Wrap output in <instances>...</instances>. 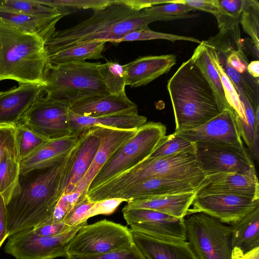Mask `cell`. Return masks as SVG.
<instances>
[{
	"label": "cell",
	"instance_id": "cell-1",
	"mask_svg": "<svg viewBox=\"0 0 259 259\" xmlns=\"http://www.w3.org/2000/svg\"><path fill=\"white\" fill-rule=\"evenodd\" d=\"M84 134L59 162L24 186L6 205L9 236L51 219L55 207L64 194Z\"/></svg>",
	"mask_w": 259,
	"mask_h": 259
},
{
	"label": "cell",
	"instance_id": "cell-2",
	"mask_svg": "<svg viewBox=\"0 0 259 259\" xmlns=\"http://www.w3.org/2000/svg\"><path fill=\"white\" fill-rule=\"evenodd\" d=\"M179 16L151 15L137 11L122 0H113L105 8L95 11L88 19L64 30L56 31L45 43L47 56L70 46L93 40L117 42L130 32L148 27L157 21L184 19Z\"/></svg>",
	"mask_w": 259,
	"mask_h": 259
},
{
	"label": "cell",
	"instance_id": "cell-3",
	"mask_svg": "<svg viewBox=\"0 0 259 259\" xmlns=\"http://www.w3.org/2000/svg\"><path fill=\"white\" fill-rule=\"evenodd\" d=\"M175 132L197 127L223 110L211 88L190 58L183 62L168 80Z\"/></svg>",
	"mask_w": 259,
	"mask_h": 259
},
{
	"label": "cell",
	"instance_id": "cell-4",
	"mask_svg": "<svg viewBox=\"0 0 259 259\" xmlns=\"http://www.w3.org/2000/svg\"><path fill=\"white\" fill-rule=\"evenodd\" d=\"M45 42L38 36L22 32L0 19V81L45 85L49 63Z\"/></svg>",
	"mask_w": 259,
	"mask_h": 259
},
{
	"label": "cell",
	"instance_id": "cell-5",
	"mask_svg": "<svg viewBox=\"0 0 259 259\" xmlns=\"http://www.w3.org/2000/svg\"><path fill=\"white\" fill-rule=\"evenodd\" d=\"M186 180L204 178L196 153L185 152L148 157L95 188L100 200L115 198L119 193L151 178Z\"/></svg>",
	"mask_w": 259,
	"mask_h": 259
},
{
	"label": "cell",
	"instance_id": "cell-6",
	"mask_svg": "<svg viewBox=\"0 0 259 259\" xmlns=\"http://www.w3.org/2000/svg\"><path fill=\"white\" fill-rule=\"evenodd\" d=\"M98 63H49L44 77L45 97L71 106L85 98L108 94L97 69Z\"/></svg>",
	"mask_w": 259,
	"mask_h": 259
},
{
	"label": "cell",
	"instance_id": "cell-7",
	"mask_svg": "<svg viewBox=\"0 0 259 259\" xmlns=\"http://www.w3.org/2000/svg\"><path fill=\"white\" fill-rule=\"evenodd\" d=\"M161 122L149 121L140 127L135 136L103 166L89 187L92 190L148 158L166 135Z\"/></svg>",
	"mask_w": 259,
	"mask_h": 259
},
{
	"label": "cell",
	"instance_id": "cell-8",
	"mask_svg": "<svg viewBox=\"0 0 259 259\" xmlns=\"http://www.w3.org/2000/svg\"><path fill=\"white\" fill-rule=\"evenodd\" d=\"M135 244L131 229L102 220L81 227L69 243L68 255H92L125 250Z\"/></svg>",
	"mask_w": 259,
	"mask_h": 259
},
{
	"label": "cell",
	"instance_id": "cell-9",
	"mask_svg": "<svg viewBox=\"0 0 259 259\" xmlns=\"http://www.w3.org/2000/svg\"><path fill=\"white\" fill-rule=\"evenodd\" d=\"M187 241L197 259H231V227L203 212L184 219Z\"/></svg>",
	"mask_w": 259,
	"mask_h": 259
},
{
	"label": "cell",
	"instance_id": "cell-10",
	"mask_svg": "<svg viewBox=\"0 0 259 259\" xmlns=\"http://www.w3.org/2000/svg\"><path fill=\"white\" fill-rule=\"evenodd\" d=\"M85 221L72 226L63 233L53 236L35 234L30 228L9 237L4 251L16 259H54L66 257L67 247L79 229L87 224Z\"/></svg>",
	"mask_w": 259,
	"mask_h": 259
},
{
	"label": "cell",
	"instance_id": "cell-11",
	"mask_svg": "<svg viewBox=\"0 0 259 259\" xmlns=\"http://www.w3.org/2000/svg\"><path fill=\"white\" fill-rule=\"evenodd\" d=\"M196 155L205 177L221 172L257 177L253 162L244 146L197 143Z\"/></svg>",
	"mask_w": 259,
	"mask_h": 259
},
{
	"label": "cell",
	"instance_id": "cell-12",
	"mask_svg": "<svg viewBox=\"0 0 259 259\" xmlns=\"http://www.w3.org/2000/svg\"><path fill=\"white\" fill-rule=\"evenodd\" d=\"M69 107L65 103L42 95L19 122L50 140L68 136L72 135Z\"/></svg>",
	"mask_w": 259,
	"mask_h": 259
},
{
	"label": "cell",
	"instance_id": "cell-13",
	"mask_svg": "<svg viewBox=\"0 0 259 259\" xmlns=\"http://www.w3.org/2000/svg\"><path fill=\"white\" fill-rule=\"evenodd\" d=\"M122 212L133 232L166 242L187 241L184 218H177L143 208H123Z\"/></svg>",
	"mask_w": 259,
	"mask_h": 259
},
{
	"label": "cell",
	"instance_id": "cell-14",
	"mask_svg": "<svg viewBox=\"0 0 259 259\" xmlns=\"http://www.w3.org/2000/svg\"><path fill=\"white\" fill-rule=\"evenodd\" d=\"M192 205L190 215L203 212L223 223L232 225L259 207V199L230 194H206L196 195Z\"/></svg>",
	"mask_w": 259,
	"mask_h": 259
},
{
	"label": "cell",
	"instance_id": "cell-15",
	"mask_svg": "<svg viewBox=\"0 0 259 259\" xmlns=\"http://www.w3.org/2000/svg\"><path fill=\"white\" fill-rule=\"evenodd\" d=\"M138 129L121 130L96 126L90 130L100 140V145L86 175L74 191L84 197L92 180L106 162L137 134Z\"/></svg>",
	"mask_w": 259,
	"mask_h": 259
},
{
	"label": "cell",
	"instance_id": "cell-16",
	"mask_svg": "<svg viewBox=\"0 0 259 259\" xmlns=\"http://www.w3.org/2000/svg\"><path fill=\"white\" fill-rule=\"evenodd\" d=\"M176 132L194 143H215L244 146L233 110L226 109L195 128Z\"/></svg>",
	"mask_w": 259,
	"mask_h": 259
},
{
	"label": "cell",
	"instance_id": "cell-17",
	"mask_svg": "<svg viewBox=\"0 0 259 259\" xmlns=\"http://www.w3.org/2000/svg\"><path fill=\"white\" fill-rule=\"evenodd\" d=\"M204 178L186 180H174L151 178L118 194L115 198L126 200L146 198L198 191L203 185Z\"/></svg>",
	"mask_w": 259,
	"mask_h": 259
},
{
	"label": "cell",
	"instance_id": "cell-18",
	"mask_svg": "<svg viewBox=\"0 0 259 259\" xmlns=\"http://www.w3.org/2000/svg\"><path fill=\"white\" fill-rule=\"evenodd\" d=\"M230 194L259 199L257 177L234 172H221L205 176L196 195Z\"/></svg>",
	"mask_w": 259,
	"mask_h": 259
},
{
	"label": "cell",
	"instance_id": "cell-19",
	"mask_svg": "<svg viewBox=\"0 0 259 259\" xmlns=\"http://www.w3.org/2000/svg\"><path fill=\"white\" fill-rule=\"evenodd\" d=\"M44 85L20 84L0 95V124L19 122L33 104L42 96Z\"/></svg>",
	"mask_w": 259,
	"mask_h": 259
},
{
	"label": "cell",
	"instance_id": "cell-20",
	"mask_svg": "<svg viewBox=\"0 0 259 259\" xmlns=\"http://www.w3.org/2000/svg\"><path fill=\"white\" fill-rule=\"evenodd\" d=\"M69 110L77 115L91 117L138 113L137 105L127 96L109 94L80 100L70 106Z\"/></svg>",
	"mask_w": 259,
	"mask_h": 259
},
{
	"label": "cell",
	"instance_id": "cell-21",
	"mask_svg": "<svg viewBox=\"0 0 259 259\" xmlns=\"http://www.w3.org/2000/svg\"><path fill=\"white\" fill-rule=\"evenodd\" d=\"M176 62L174 54L138 58L125 64V84L135 88L146 85L167 73Z\"/></svg>",
	"mask_w": 259,
	"mask_h": 259
},
{
	"label": "cell",
	"instance_id": "cell-22",
	"mask_svg": "<svg viewBox=\"0 0 259 259\" xmlns=\"http://www.w3.org/2000/svg\"><path fill=\"white\" fill-rule=\"evenodd\" d=\"M75 134L51 140L35 152L21 161V176L31 171L47 169L61 161L79 141Z\"/></svg>",
	"mask_w": 259,
	"mask_h": 259
},
{
	"label": "cell",
	"instance_id": "cell-23",
	"mask_svg": "<svg viewBox=\"0 0 259 259\" xmlns=\"http://www.w3.org/2000/svg\"><path fill=\"white\" fill-rule=\"evenodd\" d=\"M13 132L0 155V195L6 205L19 192L21 188V161Z\"/></svg>",
	"mask_w": 259,
	"mask_h": 259
},
{
	"label": "cell",
	"instance_id": "cell-24",
	"mask_svg": "<svg viewBox=\"0 0 259 259\" xmlns=\"http://www.w3.org/2000/svg\"><path fill=\"white\" fill-rule=\"evenodd\" d=\"M197 192V191L131 200L127 202L123 208L148 209L177 218H182L190 215V208L196 196Z\"/></svg>",
	"mask_w": 259,
	"mask_h": 259
},
{
	"label": "cell",
	"instance_id": "cell-25",
	"mask_svg": "<svg viewBox=\"0 0 259 259\" xmlns=\"http://www.w3.org/2000/svg\"><path fill=\"white\" fill-rule=\"evenodd\" d=\"M132 232L135 243L147 259H197L187 241L166 242Z\"/></svg>",
	"mask_w": 259,
	"mask_h": 259
},
{
	"label": "cell",
	"instance_id": "cell-26",
	"mask_svg": "<svg viewBox=\"0 0 259 259\" xmlns=\"http://www.w3.org/2000/svg\"><path fill=\"white\" fill-rule=\"evenodd\" d=\"M69 118L72 134L78 136L96 126L134 130L139 128L147 122V118L138 113L91 117L77 115L69 110Z\"/></svg>",
	"mask_w": 259,
	"mask_h": 259
},
{
	"label": "cell",
	"instance_id": "cell-27",
	"mask_svg": "<svg viewBox=\"0 0 259 259\" xmlns=\"http://www.w3.org/2000/svg\"><path fill=\"white\" fill-rule=\"evenodd\" d=\"M64 15L42 17L0 8V19L24 32L35 34L45 43L56 32V25Z\"/></svg>",
	"mask_w": 259,
	"mask_h": 259
},
{
	"label": "cell",
	"instance_id": "cell-28",
	"mask_svg": "<svg viewBox=\"0 0 259 259\" xmlns=\"http://www.w3.org/2000/svg\"><path fill=\"white\" fill-rule=\"evenodd\" d=\"M99 145V139L90 129L84 132L63 194H70L75 190L90 168Z\"/></svg>",
	"mask_w": 259,
	"mask_h": 259
},
{
	"label": "cell",
	"instance_id": "cell-29",
	"mask_svg": "<svg viewBox=\"0 0 259 259\" xmlns=\"http://www.w3.org/2000/svg\"><path fill=\"white\" fill-rule=\"evenodd\" d=\"M231 227L232 248L246 253L259 247V207Z\"/></svg>",
	"mask_w": 259,
	"mask_h": 259
},
{
	"label": "cell",
	"instance_id": "cell-30",
	"mask_svg": "<svg viewBox=\"0 0 259 259\" xmlns=\"http://www.w3.org/2000/svg\"><path fill=\"white\" fill-rule=\"evenodd\" d=\"M191 58L211 88L222 109H232L226 99L220 76L211 62L203 40L195 49Z\"/></svg>",
	"mask_w": 259,
	"mask_h": 259
},
{
	"label": "cell",
	"instance_id": "cell-31",
	"mask_svg": "<svg viewBox=\"0 0 259 259\" xmlns=\"http://www.w3.org/2000/svg\"><path fill=\"white\" fill-rule=\"evenodd\" d=\"M106 41L93 40L70 46L48 56L52 64L84 61L87 59L102 58V53Z\"/></svg>",
	"mask_w": 259,
	"mask_h": 259
},
{
	"label": "cell",
	"instance_id": "cell-32",
	"mask_svg": "<svg viewBox=\"0 0 259 259\" xmlns=\"http://www.w3.org/2000/svg\"><path fill=\"white\" fill-rule=\"evenodd\" d=\"M205 45L211 62L220 76L226 99L230 107L234 111L237 125L239 129L245 121L243 104L233 84L225 72L220 54L215 49Z\"/></svg>",
	"mask_w": 259,
	"mask_h": 259
},
{
	"label": "cell",
	"instance_id": "cell-33",
	"mask_svg": "<svg viewBox=\"0 0 259 259\" xmlns=\"http://www.w3.org/2000/svg\"><path fill=\"white\" fill-rule=\"evenodd\" d=\"M125 65L114 62L98 63L97 68L108 93L114 96L126 97Z\"/></svg>",
	"mask_w": 259,
	"mask_h": 259
},
{
	"label": "cell",
	"instance_id": "cell-34",
	"mask_svg": "<svg viewBox=\"0 0 259 259\" xmlns=\"http://www.w3.org/2000/svg\"><path fill=\"white\" fill-rule=\"evenodd\" d=\"M13 134L20 161L31 155L51 140L20 122L15 124Z\"/></svg>",
	"mask_w": 259,
	"mask_h": 259
},
{
	"label": "cell",
	"instance_id": "cell-35",
	"mask_svg": "<svg viewBox=\"0 0 259 259\" xmlns=\"http://www.w3.org/2000/svg\"><path fill=\"white\" fill-rule=\"evenodd\" d=\"M204 42L222 53L226 58L233 52L244 53L241 38L239 24L232 27L220 30L214 36L210 37Z\"/></svg>",
	"mask_w": 259,
	"mask_h": 259
},
{
	"label": "cell",
	"instance_id": "cell-36",
	"mask_svg": "<svg viewBox=\"0 0 259 259\" xmlns=\"http://www.w3.org/2000/svg\"><path fill=\"white\" fill-rule=\"evenodd\" d=\"M196 143L174 132L165 135L149 157H161L185 152L196 153Z\"/></svg>",
	"mask_w": 259,
	"mask_h": 259
},
{
	"label": "cell",
	"instance_id": "cell-37",
	"mask_svg": "<svg viewBox=\"0 0 259 259\" xmlns=\"http://www.w3.org/2000/svg\"><path fill=\"white\" fill-rule=\"evenodd\" d=\"M0 8L37 16H65L57 9L41 4L36 0H1Z\"/></svg>",
	"mask_w": 259,
	"mask_h": 259
},
{
	"label": "cell",
	"instance_id": "cell-38",
	"mask_svg": "<svg viewBox=\"0 0 259 259\" xmlns=\"http://www.w3.org/2000/svg\"><path fill=\"white\" fill-rule=\"evenodd\" d=\"M240 24L245 33L251 38L254 47L259 49V3L256 0H245Z\"/></svg>",
	"mask_w": 259,
	"mask_h": 259
},
{
	"label": "cell",
	"instance_id": "cell-39",
	"mask_svg": "<svg viewBox=\"0 0 259 259\" xmlns=\"http://www.w3.org/2000/svg\"><path fill=\"white\" fill-rule=\"evenodd\" d=\"M44 5L52 7L60 11L64 15L70 10L92 9L94 11L102 10L113 2V0H36Z\"/></svg>",
	"mask_w": 259,
	"mask_h": 259
},
{
	"label": "cell",
	"instance_id": "cell-40",
	"mask_svg": "<svg viewBox=\"0 0 259 259\" xmlns=\"http://www.w3.org/2000/svg\"><path fill=\"white\" fill-rule=\"evenodd\" d=\"M152 39H166L173 42L178 40L189 41L198 44L201 42L194 37L156 32L151 30L149 27H146L129 32L117 42Z\"/></svg>",
	"mask_w": 259,
	"mask_h": 259
},
{
	"label": "cell",
	"instance_id": "cell-41",
	"mask_svg": "<svg viewBox=\"0 0 259 259\" xmlns=\"http://www.w3.org/2000/svg\"><path fill=\"white\" fill-rule=\"evenodd\" d=\"M81 196L79 193L75 191L63 194L55 207L51 219L45 223L64 222L66 215L74 208Z\"/></svg>",
	"mask_w": 259,
	"mask_h": 259
},
{
	"label": "cell",
	"instance_id": "cell-42",
	"mask_svg": "<svg viewBox=\"0 0 259 259\" xmlns=\"http://www.w3.org/2000/svg\"><path fill=\"white\" fill-rule=\"evenodd\" d=\"M66 259H147L135 243L131 247L120 251L92 255H68Z\"/></svg>",
	"mask_w": 259,
	"mask_h": 259
},
{
	"label": "cell",
	"instance_id": "cell-43",
	"mask_svg": "<svg viewBox=\"0 0 259 259\" xmlns=\"http://www.w3.org/2000/svg\"><path fill=\"white\" fill-rule=\"evenodd\" d=\"M194 10L187 5L176 3H170L159 6H154L144 9L146 14L160 16H179L188 14Z\"/></svg>",
	"mask_w": 259,
	"mask_h": 259
},
{
	"label": "cell",
	"instance_id": "cell-44",
	"mask_svg": "<svg viewBox=\"0 0 259 259\" xmlns=\"http://www.w3.org/2000/svg\"><path fill=\"white\" fill-rule=\"evenodd\" d=\"M171 3L183 4L194 10L209 13L214 16L220 11L218 0H172Z\"/></svg>",
	"mask_w": 259,
	"mask_h": 259
},
{
	"label": "cell",
	"instance_id": "cell-45",
	"mask_svg": "<svg viewBox=\"0 0 259 259\" xmlns=\"http://www.w3.org/2000/svg\"><path fill=\"white\" fill-rule=\"evenodd\" d=\"M72 227L64 222L47 223L32 228L36 235L41 236H53L63 233Z\"/></svg>",
	"mask_w": 259,
	"mask_h": 259
},
{
	"label": "cell",
	"instance_id": "cell-46",
	"mask_svg": "<svg viewBox=\"0 0 259 259\" xmlns=\"http://www.w3.org/2000/svg\"><path fill=\"white\" fill-rule=\"evenodd\" d=\"M245 0H218L220 9L228 15L240 18Z\"/></svg>",
	"mask_w": 259,
	"mask_h": 259
},
{
	"label": "cell",
	"instance_id": "cell-47",
	"mask_svg": "<svg viewBox=\"0 0 259 259\" xmlns=\"http://www.w3.org/2000/svg\"><path fill=\"white\" fill-rule=\"evenodd\" d=\"M225 63L240 74L247 69L248 60L244 53L233 52L227 57Z\"/></svg>",
	"mask_w": 259,
	"mask_h": 259
},
{
	"label": "cell",
	"instance_id": "cell-48",
	"mask_svg": "<svg viewBox=\"0 0 259 259\" xmlns=\"http://www.w3.org/2000/svg\"><path fill=\"white\" fill-rule=\"evenodd\" d=\"M7 227L6 204L0 195V248L5 240L9 237Z\"/></svg>",
	"mask_w": 259,
	"mask_h": 259
},
{
	"label": "cell",
	"instance_id": "cell-49",
	"mask_svg": "<svg viewBox=\"0 0 259 259\" xmlns=\"http://www.w3.org/2000/svg\"><path fill=\"white\" fill-rule=\"evenodd\" d=\"M123 2L134 9L142 11L159 4L171 3L170 0H122Z\"/></svg>",
	"mask_w": 259,
	"mask_h": 259
},
{
	"label": "cell",
	"instance_id": "cell-50",
	"mask_svg": "<svg viewBox=\"0 0 259 259\" xmlns=\"http://www.w3.org/2000/svg\"><path fill=\"white\" fill-rule=\"evenodd\" d=\"M15 124H0V155L2 150L12 135Z\"/></svg>",
	"mask_w": 259,
	"mask_h": 259
},
{
	"label": "cell",
	"instance_id": "cell-51",
	"mask_svg": "<svg viewBox=\"0 0 259 259\" xmlns=\"http://www.w3.org/2000/svg\"><path fill=\"white\" fill-rule=\"evenodd\" d=\"M231 259H259V247L246 253L237 248H232Z\"/></svg>",
	"mask_w": 259,
	"mask_h": 259
},
{
	"label": "cell",
	"instance_id": "cell-52",
	"mask_svg": "<svg viewBox=\"0 0 259 259\" xmlns=\"http://www.w3.org/2000/svg\"><path fill=\"white\" fill-rule=\"evenodd\" d=\"M247 71L253 77L258 80L259 77V61L255 60L248 63Z\"/></svg>",
	"mask_w": 259,
	"mask_h": 259
},
{
	"label": "cell",
	"instance_id": "cell-53",
	"mask_svg": "<svg viewBox=\"0 0 259 259\" xmlns=\"http://www.w3.org/2000/svg\"><path fill=\"white\" fill-rule=\"evenodd\" d=\"M3 93V92H0V95Z\"/></svg>",
	"mask_w": 259,
	"mask_h": 259
},
{
	"label": "cell",
	"instance_id": "cell-54",
	"mask_svg": "<svg viewBox=\"0 0 259 259\" xmlns=\"http://www.w3.org/2000/svg\"><path fill=\"white\" fill-rule=\"evenodd\" d=\"M0 3H1V0H0Z\"/></svg>",
	"mask_w": 259,
	"mask_h": 259
}]
</instances>
